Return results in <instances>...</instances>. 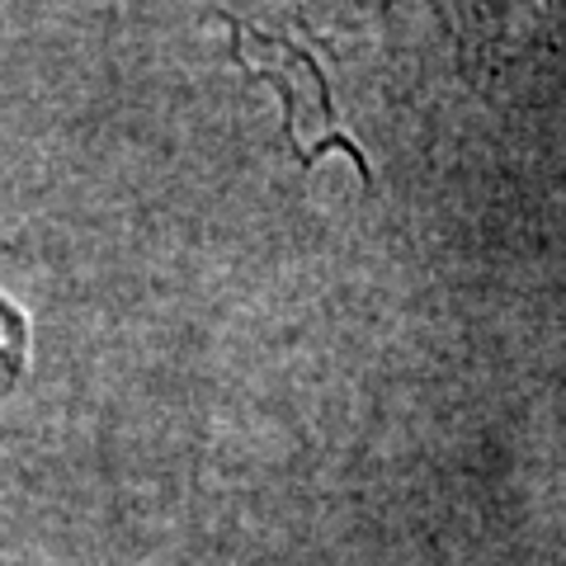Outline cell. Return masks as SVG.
Segmentation results:
<instances>
[{"instance_id":"1","label":"cell","mask_w":566,"mask_h":566,"mask_svg":"<svg viewBox=\"0 0 566 566\" xmlns=\"http://www.w3.org/2000/svg\"><path fill=\"white\" fill-rule=\"evenodd\" d=\"M222 24H227V33H232L237 62L283 99V137H289L297 166L312 170L322 156L340 151L354 161V170L364 175V185H374V166H368L364 147L354 142V133L345 128L340 114H335V104H331L326 71L316 66L303 48H293L289 39L260 33L245 20H222Z\"/></svg>"}]
</instances>
